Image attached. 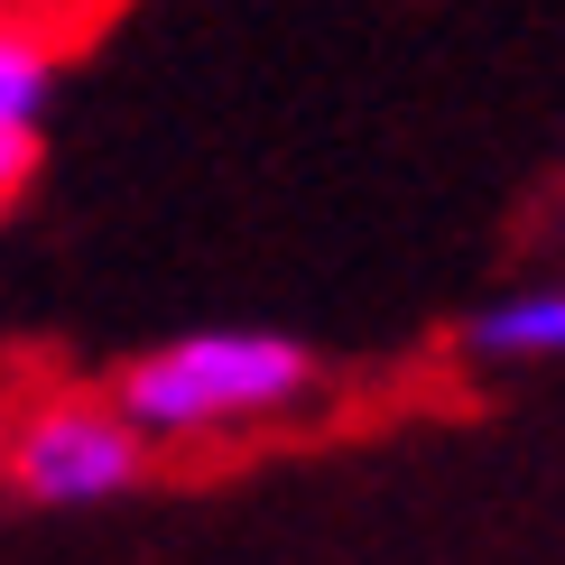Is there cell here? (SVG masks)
Here are the masks:
<instances>
[{
  "mask_svg": "<svg viewBox=\"0 0 565 565\" xmlns=\"http://www.w3.org/2000/svg\"><path fill=\"white\" fill-rule=\"evenodd\" d=\"M111 398L130 408V427L149 445H195V436L297 417L316 398V352L269 334V324H204V334L139 352L111 381Z\"/></svg>",
  "mask_w": 565,
  "mask_h": 565,
  "instance_id": "obj_1",
  "label": "cell"
},
{
  "mask_svg": "<svg viewBox=\"0 0 565 565\" xmlns=\"http://www.w3.org/2000/svg\"><path fill=\"white\" fill-rule=\"evenodd\" d=\"M149 436L130 427L121 398L93 390H46L38 408L10 417V491L29 510H103L139 482Z\"/></svg>",
  "mask_w": 565,
  "mask_h": 565,
  "instance_id": "obj_2",
  "label": "cell"
},
{
  "mask_svg": "<svg viewBox=\"0 0 565 565\" xmlns=\"http://www.w3.org/2000/svg\"><path fill=\"white\" fill-rule=\"evenodd\" d=\"M46 111H56V38H46V19L19 10L0 29V185H19L38 168Z\"/></svg>",
  "mask_w": 565,
  "mask_h": 565,
  "instance_id": "obj_3",
  "label": "cell"
},
{
  "mask_svg": "<svg viewBox=\"0 0 565 565\" xmlns=\"http://www.w3.org/2000/svg\"><path fill=\"white\" fill-rule=\"evenodd\" d=\"M463 343H473L482 362H565V278L491 297L482 316L463 324Z\"/></svg>",
  "mask_w": 565,
  "mask_h": 565,
  "instance_id": "obj_4",
  "label": "cell"
},
{
  "mask_svg": "<svg viewBox=\"0 0 565 565\" xmlns=\"http://www.w3.org/2000/svg\"><path fill=\"white\" fill-rule=\"evenodd\" d=\"M29 19H38V0H29Z\"/></svg>",
  "mask_w": 565,
  "mask_h": 565,
  "instance_id": "obj_5",
  "label": "cell"
}]
</instances>
